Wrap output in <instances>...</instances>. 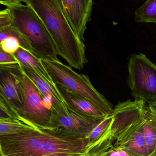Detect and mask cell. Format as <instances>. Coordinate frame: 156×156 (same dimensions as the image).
I'll list each match as a JSON object with an SVG mask.
<instances>
[{
    "label": "cell",
    "instance_id": "1",
    "mask_svg": "<svg viewBox=\"0 0 156 156\" xmlns=\"http://www.w3.org/2000/svg\"><path fill=\"white\" fill-rule=\"evenodd\" d=\"M88 138L66 136L51 128L0 136L1 156H84Z\"/></svg>",
    "mask_w": 156,
    "mask_h": 156
},
{
    "label": "cell",
    "instance_id": "2",
    "mask_svg": "<svg viewBox=\"0 0 156 156\" xmlns=\"http://www.w3.org/2000/svg\"><path fill=\"white\" fill-rule=\"evenodd\" d=\"M42 21L56 45L58 55L68 66L83 69L88 62L86 46L74 32L62 0H23Z\"/></svg>",
    "mask_w": 156,
    "mask_h": 156
},
{
    "label": "cell",
    "instance_id": "3",
    "mask_svg": "<svg viewBox=\"0 0 156 156\" xmlns=\"http://www.w3.org/2000/svg\"><path fill=\"white\" fill-rule=\"evenodd\" d=\"M12 25L30 44L31 53L40 59L58 60V51L51 34L34 11L27 5L9 8Z\"/></svg>",
    "mask_w": 156,
    "mask_h": 156
},
{
    "label": "cell",
    "instance_id": "4",
    "mask_svg": "<svg viewBox=\"0 0 156 156\" xmlns=\"http://www.w3.org/2000/svg\"><path fill=\"white\" fill-rule=\"evenodd\" d=\"M41 60L55 84H60L80 95L105 115L112 113L113 105L93 86L88 76L77 73L59 59Z\"/></svg>",
    "mask_w": 156,
    "mask_h": 156
},
{
    "label": "cell",
    "instance_id": "5",
    "mask_svg": "<svg viewBox=\"0 0 156 156\" xmlns=\"http://www.w3.org/2000/svg\"><path fill=\"white\" fill-rule=\"evenodd\" d=\"M127 82L135 100L156 101V65L145 55H130Z\"/></svg>",
    "mask_w": 156,
    "mask_h": 156
},
{
    "label": "cell",
    "instance_id": "6",
    "mask_svg": "<svg viewBox=\"0 0 156 156\" xmlns=\"http://www.w3.org/2000/svg\"><path fill=\"white\" fill-rule=\"evenodd\" d=\"M51 111L50 128L63 136L77 138H88L93 129L106 116L98 117L86 115L73 108L66 102Z\"/></svg>",
    "mask_w": 156,
    "mask_h": 156
},
{
    "label": "cell",
    "instance_id": "7",
    "mask_svg": "<svg viewBox=\"0 0 156 156\" xmlns=\"http://www.w3.org/2000/svg\"><path fill=\"white\" fill-rule=\"evenodd\" d=\"M21 84L24 101L19 115L39 126L50 128L51 111L45 105L43 96L23 69Z\"/></svg>",
    "mask_w": 156,
    "mask_h": 156
},
{
    "label": "cell",
    "instance_id": "8",
    "mask_svg": "<svg viewBox=\"0 0 156 156\" xmlns=\"http://www.w3.org/2000/svg\"><path fill=\"white\" fill-rule=\"evenodd\" d=\"M0 97L17 111L22 108L24 98L22 86L23 69L20 64L0 65Z\"/></svg>",
    "mask_w": 156,
    "mask_h": 156
},
{
    "label": "cell",
    "instance_id": "9",
    "mask_svg": "<svg viewBox=\"0 0 156 156\" xmlns=\"http://www.w3.org/2000/svg\"><path fill=\"white\" fill-rule=\"evenodd\" d=\"M71 27L78 38L85 41L87 24L91 21L93 0H62Z\"/></svg>",
    "mask_w": 156,
    "mask_h": 156
},
{
    "label": "cell",
    "instance_id": "10",
    "mask_svg": "<svg viewBox=\"0 0 156 156\" xmlns=\"http://www.w3.org/2000/svg\"><path fill=\"white\" fill-rule=\"evenodd\" d=\"M21 66L25 73L36 86L44 98H48L51 100V109L61 106L65 103L66 101L60 93L56 85H53L31 68L23 66Z\"/></svg>",
    "mask_w": 156,
    "mask_h": 156
},
{
    "label": "cell",
    "instance_id": "11",
    "mask_svg": "<svg viewBox=\"0 0 156 156\" xmlns=\"http://www.w3.org/2000/svg\"><path fill=\"white\" fill-rule=\"evenodd\" d=\"M56 84L66 102L73 108L93 116L104 117L107 115L80 95L69 90L60 84Z\"/></svg>",
    "mask_w": 156,
    "mask_h": 156
},
{
    "label": "cell",
    "instance_id": "12",
    "mask_svg": "<svg viewBox=\"0 0 156 156\" xmlns=\"http://www.w3.org/2000/svg\"><path fill=\"white\" fill-rule=\"evenodd\" d=\"M143 128L149 156H155L156 154V101L148 103L147 106Z\"/></svg>",
    "mask_w": 156,
    "mask_h": 156
},
{
    "label": "cell",
    "instance_id": "13",
    "mask_svg": "<svg viewBox=\"0 0 156 156\" xmlns=\"http://www.w3.org/2000/svg\"><path fill=\"white\" fill-rule=\"evenodd\" d=\"M13 55L21 66H27L35 71L43 78L53 86L56 85L51 76L41 62L30 51L20 47Z\"/></svg>",
    "mask_w": 156,
    "mask_h": 156
},
{
    "label": "cell",
    "instance_id": "14",
    "mask_svg": "<svg viewBox=\"0 0 156 156\" xmlns=\"http://www.w3.org/2000/svg\"><path fill=\"white\" fill-rule=\"evenodd\" d=\"M43 128L39 126L20 115L0 118V136L15 134L26 129Z\"/></svg>",
    "mask_w": 156,
    "mask_h": 156
},
{
    "label": "cell",
    "instance_id": "15",
    "mask_svg": "<svg viewBox=\"0 0 156 156\" xmlns=\"http://www.w3.org/2000/svg\"><path fill=\"white\" fill-rule=\"evenodd\" d=\"M116 147L124 150L129 156H149L143 126L128 141Z\"/></svg>",
    "mask_w": 156,
    "mask_h": 156
},
{
    "label": "cell",
    "instance_id": "16",
    "mask_svg": "<svg viewBox=\"0 0 156 156\" xmlns=\"http://www.w3.org/2000/svg\"><path fill=\"white\" fill-rule=\"evenodd\" d=\"M136 23H156V0H147L135 12Z\"/></svg>",
    "mask_w": 156,
    "mask_h": 156
},
{
    "label": "cell",
    "instance_id": "17",
    "mask_svg": "<svg viewBox=\"0 0 156 156\" xmlns=\"http://www.w3.org/2000/svg\"><path fill=\"white\" fill-rule=\"evenodd\" d=\"M113 120L112 114L107 115L103 120L93 129L88 137L87 147L97 141L107 130Z\"/></svg>",
    "mask_w": 156,
    "mask_h": 156
},
{
    "label": "cell",
    "instance_id": "18",
    "mask_svg": "<svg viewBox=\"0 0 156 156\" xmlns=\"http://www.w3.org/2000/svg\"><path fill=\"white\" fill-rule=\"evenodd\" d=\"M20 47L19 40L13 37H9L0 42V49L9 53H15Z\"/></svg>",
    "mask_w": 156,
    "mask_h": 156
},
{
    "label": "cell",
    "instance_id": "19",
    "mask_svg": "<svg viewBox=\"0 0 156 156\" xmlns=\"http://www.w3.org/2000/svg\"><path fill=\"white\" fill-rule=\"evenodd\" d=\"M18 64H20V63L13 54L6 52L0 49V65L10 66Z\"/></svg>",
    "mask_w": 156,
    "mask_h": 156
},
{
    "label": "cell",
    "instance_id": "20",
    "mask_svg": "<svg viewBox=\"0 0 156 156\" xmlns=\"http://www.w3.org/2000/svg\"><path fill=\"white\" fill-rule=\"evenodd\" d=\"M12 24V16L9 8L0 12V29L5 28Z\"/></svg>",
    "mask_w": 156,
    "mask_h": 156
},
{
    "label": "cell",
    "instance_id": "21",
    "mask_svg": "<svg viewBox=\"0 0 156 156\" xmlns=\"http://www.w3.org/2000/svg\"><path fill=\"white\" fill-rule=\"evenodd\" d=\"M105 156H129L124 150L119 147L113 146L106 153Z\"/></svg>",
    "mask_w": 156,
    "mask_h": 156
},
{
    "label": "cell",
    "instance_id": "22",
    "mask_svg": "<svg viewBox=\"0 0 156 156\" xmlns=\"http://www.w3.org/2000/svg\"><path fill=\"white\" fill-rule=\"evenodd\" d=\"M22 2H23V0H0V3L8 8L20 5Z\"/></svg>",
    "mask_w": 156,
    "mask_h": 156
}]
</instances>
